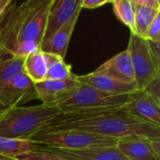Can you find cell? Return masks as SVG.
<instances>
[{"instance_id": "cell-5", "label": "cell", "mask_w": 160, "mask_h": 160, "mask_svg": "<svg viewBox=\"0 0 160 160\" xmlns=\"http://www.w3.org/2000/svg\"><path fill=\"white\" fill-rule=\"evenodd\" d=\"M30 141L38 145L64 149H83L95 146H112L116 145L117 142L116 139L85 131L51 128H43L39 130L32 136Z\"/></svg>"}, {"instance_id": "cell-1", "label": "cell", "mask_w": 160, "mask_h": 160, "mask_svg": "<svg viewBox=\"0 0 160 160\" xmlns=\"http://www.w3.org/2000/svg\"><path fill=\"white\" fill-rule=\"evenodd\" d=\"M45 128L81 130L116 140L135 137L160 139V128L134 119L122 108L61 113Z\"/></svg>"}, {"instance_id": "cell-22", "label": "cell", "mask_w": 160, "mask_h": 160, "mask_svg": "<svg viewBox=\"0 0 160 160\" xmlns=\"http://www.w3.org/2000/svg\"><path fill=\"white\" fill-rule=\"evenodd\" d=\"M7 160H61L60 158L47 153V152H42V151H38L34 150L28 153H24L22 155H19L14 158H6Z\"/></svg>"}, {"instance_id": "cell-17", "label": "cell", "mask_w": 160, "mask_h": 160, "mask_svg": "<svg viewBox=\"0 0 160 160\" xmlns=\"http://www.w3.org/2000/svg\"><path fill=\"white\" fill-rule=\"evenodd\" d=\"M23 60L0 48V86L23 71Z\"/></svg>"}, {"instance_id": "cell-4", "label": "cell", "mask_w": 160, "mask_h": 160, "mask_svg": "<svg viewBox=\"0 0 160 160\" xmlns=\"http://www.w3.org/2000/svg\"><path fill=\"white\" fill-rule=\"evenodd\" d=\"M52 1V0H26L17 5V46L23 41L35 42L40 46L44 38Z\"/></svg>"}, {"instance_id": "cell-32", "label": "cell", "mask_w": 160, "mask_h": 160, "mask_svg": "<svg viewBox=\"0 0 160 160\" xmlns=\"http://www.w3.org/2000/svg\"><path fill=\"white\" fill-rule=\"evenodd\" d=\"M61 160H65V159H63V158H61Z\"/></svg>"}, {"instance_id": "cell-7", "label": "cell", "mask_w": 160, "mask_h": 160, "mask_svg": "<svg viewBox=\"0 0 160 160\" xmlns=\"http://www.w3.org/2000/svg\"><path fill=\"white\" fill-rule=\"evenodd\" d=\"M122 110L136 120L160 128V100L145 90H137L130 94Z\"/></svg>"}, {"instance_id": "cell-12", "label": "cell", "mask_w": 160, "mask_h": 160, "mask_svg": "<svg viewBox=\"0 0 160 160\" xmlns=\"http://www.w3.org/2000/svg\"><path fill=\"white\" fill-rule=\"evenodd\" d=\"M76 79L80 83L89 85L112 95H128L139 90L136 82H122L110 76L97 73L95 71L85 75H76Z\"/></svg>"}, {"instance_id": "cell-16", "label": "cell", "mask_w": 160, "mask_h": 160, "mask_svg": "<svg viewBox=\"0 0 160 160\" xmlns=\"http://www.w3.org/2000/svg\"><path fill=\"white\" fill-rule=\"evenodd\" d=\"M23 72L34 82H39L46 80L47 65L44 53L38 50L29 55L23 60Z\"/></svg>"}, {"instance_id": "cell-31", "label": "cell", "mask_w": 160, "mask_h": 160, "mask_svg": "<svg viewBox=\"0 0 160 160\" xmlns=\"http://www.w3.org/2000/svg\"><path fill=\"white\" fill-rule=\"evenodd\" d=\"M157 1H158V3L160 4V0H157Z\"/></svg>"}, {"instance_id": "cell-14", "label": "cell", "mask_w": 160, "mask_h": 160, "mask_svg": "<svg viewBox=\"0 0 160 160\" xmlns=\"http://www.w3.org/2000/svg\"><path fill=\"white\" fill-rule=\"evenodd\" d=\"M80 13L81 12H77L68 22L62 25L48 40L42 42L39 46V50L42 52L56 54L65 59L68 43L78 22Z\"/></svg>"}, {"instance_id": "cell-6", "label": "cell", "mask_w": 160, "mask_h": 160, "mask_svg": "<svg viewBox=\"0 0 160 160\" xmlns=\"http://www.w3.org/2000/svg\"><path fill=\"white\" fill-rule=\"evenodd\" d=\"M139 90H143L156 78L160 77V68L156 64L147 39L130 32L128 49Z\"/></svg>"}, {"instance_id": "cell-24", "label": "cell", "mask_w": 160, "mask_h": 160, "mask_svg": "<svg viewBox=\"0 0 160 160\" xmlns=\"http://www.w3.org/2000/svg\"><path fill=\"white\" fill-rule=\"evenodd\" d=\"M160 77L156 78L153 82H151L143 90H145L146 92H148L149 94H151L153 97H155L157 99L160 100Z\"/></svg>"}, {"instance_id": "cell-19", "label": "cell", "mask_w": 160, "mask_h": 160, "mask_svg": "<svg viewBox=\"0 0 160 160\" xmlns=\"http://www.w3.org/2000/svg\"><path fill=\"white\" fill-rule=\"evenodd\" d=\"M43 53L47 65L46 80H66L75 75L71 70V66L67 64L64 58L52 53Z\"/></svg>"}, {"instance_id": "cell-13", "label": "cell", "mask_w": 160, "mask_h": 160, "mask_svg": "<svg viewBox=\"0 0 160 160\" xmlns=\"http://www.w3.org/2000/svg\"><path fill=\"white\" fill-rule=\"evenodd\" d=\"M94 71L110 76L122 82H136L132 62L128 50H125L112 57Z\"/></svg>"}, {"instance_id": "cell-21", "label": "cell", "mask_w": 160, "mask_h": 160, "mask_svg": "<svg viewBox=\"0 0 160 160\" xmlns=\"http://www.w3.org/2000/svg\"><path fill=\"white\" fill-rule=\"evenodd\" d=\"M112 3L115 16L132 32L134 29L133 4L128 0H113Z\"/></svg>"}, {"instance_id": "cell-9", "label": "cell", "mask_w": 160, "mask_h": 160, "mask_svg": "<svg viewBox=\"0 0 160 160\" xmlns=\"http://www.w3.org/2000/svg\"><path fill=\"white\" fill-rule=\"evenodd\" d=\"M35 150L47 152L65 160H130L116 145L95 146L83 149H64L37 144Z\"/></svg>"}, {"instance_id": "cell-30", "label": "cell", "mask_w": 160, "mask_h": 160, "mask_svg": "<svg viewBox=\"0 0 160 160\" xmlns=\"http://www.w3.org/2000/svg\"><path fill=\"white\" fill-rule=\"evenodd\" d=\"M0 160H7V159H6V158H1V157H0Z\"/></svg>"}, {"instance_id": "cell-2", "label": "cell", "mask_w": 160, "mask_h": 160, "mask_svg": "<svg viewBox=\"0 0 160 160\" xmlns=\"http://www.w3.org/2000/svg\"><path fill=\"white\" fill-rule=\"evenodd\" d=\"M60 114L57 107L44 104L8 108L0 119V136L30 141L32 136L48 127Z\"/></svg>"}, {"instance_id": "cell-27", "label": "cell", "mask_w": 160, "mask_h": 160, "mask_svg": "<svg viewBox=\"0 0 160 160\" xmlns=\"http://www.w3.org/2000/svg\"><path fill=\"white\" fill-rule=\"evenodd\" d=\"M13 0H0V16L5 12L7 8L11 4Z\"/></svg>"}, {"instance_id": "cell-20", "label": "cell", "mask_w": 160, "mask_h": 160, "mask_svg": "<svg viewBox=\"0 0 160 160\" xmlns=\"http://www.w3.org/2000/svg\"><path fill=\"white\" fill-rule=\"evenodd\" d=\"M37 143L31 141H21L0 136V157L10 158L34 151Z\"/></svg>"}, {"instance_id": "cell-3", "label": "cell", "mask_w": 160, "mask_h": 160, "mask_svg": "<svg viewBox=\"0 0 160 160\" xmlns=\"http://www.w3.org/2000/svg\"><path fill=\"white\" fill-rule=\"evenodd\" d=\"M129 95L130 94L112 95L89 85L80 83L74 93L66 100L57 104L56 107L59 109L61 113L120 109L128 103Z\"/></svg>"}, {"instance_id": "cell-28", "label": "cell", "mask_w": 160, "mask_h": 160, "mask_svg": "<svg viewBox=\"0 0 160 160\" xmlns=\"http://www.w3.org/2000/svg\"><path fill=\"white\" fill-rule=\"evenodd\" d=\"M7 109H8V108H4V107H2V106L0 105V119H1V118H2V116L5 114V112H6Z\"/></svg>"}, {"instance_id": "cell-18", "label": "cell", "mask_w": 160, "mask_h": 160, "mask_svg": "<svg viewBox=\"0 0 160 160\" xmlns=\"http://www.w3.org/2000/svg\"><path fill=\"white\" fill-rule=\"evenodd\" d=\"M134 8V29L132 33H135L141 38L146 39L147 30L157 16L160 9H157L148 6L133 4Z\"/></svg>"}, {"instance_id": "cell-29", "label": "cell", "mask_w": 160, "mask_h": 160, "mask_svg": "<svg viewBox=\"0 0 160 160\" xmlns=\"http://www.w3.org/2000/svg\"><path fill=\"white\" fill-rule=\"evenodd\" d=\"M113 0H106V3H112Z\"/></svg>"}, {"instance_id": "cell-8", "label": "cell", "mask_w": 160, "mask_h": 160, "mask_svg": "<svg viewBox=\"0 0 160 160\" xmlns=\"http://www.w3.org/2000/svg\"><path fill=\"white\" fill-rule=\"evenodd\" d=\"M37 98L35 83L23 71L0 86V105L4 108L17 107Z\"/></svg>"}, {"instance_id": "cell-23", "label": "cell", "mask_w": 160, "mask_h": 160, "mask_svg": "<svg viewBox=\"0 0 160 160\" xmlns=\"http://www.w3.org/2000/svg\"><path fill=\"white\" fill-rule=\"evenodd\" d=\"M146 39L154 42H160V12L157 14L151 22L147 30Z\"/></svg>"}, {"instance_id": "cell-26", "label": "cell", "mask_w": 160, "mask_h": 160, "mask_svg": "<svg viewBox=\"0 0 160 160\" xmlns=\"http://www.w3.org/2000/svg\"><path fill=\"white\" fill-rule=\"evenodd\" d=\"M132 4H137V5H143V6H148L157 9H160V4L157 0H128Z\"/></svg>"}, {"instance_id": "cell-25", "label": "cell", "mask_w": 160, "mask_h": 160, "mask_svg": "<svg viewBox=\"0 0 160 160\" xmlns=\"http://www.w3.org/2000/svg\"><path fill=\"white\" fill-rule=\"evenodd\" d=\"M107 4L106 0H82V8H97L100 6Z\"/></svg>"}, {"instance_id": "cell-10", "label": "cell", "mask_w": 160, "mask_h": 160, "mask_svg": "<svg viewBox=\"0 0 160 160\" xmlns=\"http://www.w3.org/2000/svg\"><path fill=\"white\" fill-rule=\"evenodd\" d=\"M79 85L80 82L75 74L72 78L66 80H44L35 83V88L41 104L56 107L70 97Z\"/></svg>"}, {"instance_id": "cell-11", "label": "cell", "mask_w": 160, "mask_h": 160, "mask_svg": "<svg viewBox=\"0 0 160 160\" xmlns=\"http://www.w3.org/2000/svg\"><path fill=\"white\" fill-rule=\"evenodd\" d=\"M82 0H52L47 20L43 41L48 40L62 25L82 10Z\"/></svg>"}, {"instance_id": "cell-15", "label": "cell", "mask_w": 160, "mask_h": 160, "mask_svg": "<svg viewBox=\"0 0 160 160\" xmlns=\"http://www.w3.org/2000/svg\"><path fill=\"white\" fill-rule=\"evenodd\" d=\"M151 140L145 138H124L117 140L116 147L130 160H160L151 146Z\"/></svg>"}]
</instances>
